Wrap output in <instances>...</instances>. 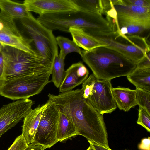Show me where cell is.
I'll return each instance as SVG.
<instances>
[{"label": "cell", "mask_w": 150, "mask_h": 150, "mask_svg": "<svg viewBox=\"0 0 150 150\" xmlns=\"http://www.w3.org/2000/svg\"><path fill=\"white\" fill-rule=\"evenodd\" d=\"M1 82L2 81H0V90H1Z\"/></svg>", "instance_id": "36"}, {"label": "cell", "mask_w": 150, "mask_h": 150, "mask_svg": "<svg viewBox=\"0 0 150 150\" xmlns=\"http://www.w3.org/2000/svg\"><path fill=\"white\" fill-rule=\"evenodd\" d=\"M0 9L1 11L14 19H20L27 17L30 13L23 3L10 0H0Z\"/></svg>", "instance_id": "20"}, {"label": "cell", "mask_w": 150, "mask_h": 150, "mask_svg": "<svg viewBox=\"0 0 150 150\" xmlns=\"http://www.w3.org/2000/svg\"><path fill=\"white\" fill-rule=\"evenodd\" d=\"M56 38L57 45L60 49L58 54L60 57L65 59L67 55L73 52L78 53L81 56V50L73 40L62 36H58Z\"/></svg>", "instance_id": "23"}, {"label": "cell", "mask_w": 150, "mask_h": 150, "mask_svg": "<svg viewBox=\"0 0 150 150\" xmlns=\"http://www.w3.org/2000/svg\"><path fill=\"white\" fill-rule=\"evenodd\" d=\"M19 20L37 53L53 62L56 56L58 55V50L53 31L41 24L30 12L28 16Z\"/></svg>", "instance_id": "6"}, {"label": "cell", "mask_w": 150, "mask_h": 150, "mask_svg": "<svg viewBox=\"0 0 150 150\" xmlns=\"http://www.w3.org/2000/svg\"><path fill=\"white\" fill-rule=\"evenodd\" d=\"M48 105L44 110L31 144L50 148L58 141L57 135L59 118V110L55 104L47 102Z\"/></svg>", "instance_id": "9"}, {"label": "cell", "mask_w": 150, "mask_h": 150, "mask_svg": "<svg viewBox=\"0 0 150 150\" xmlns=\"http://www.w3.org/2000/svg\"><path fill=\"white\" fill-rule=\"evenodd\" d=\"M4 64L3 55L2 51L0 52V81L3 79Z\"/></svg>", "instance_id": "31"}, {"label": "cell", "mask_w": 150, "mask_h": 150, "mask_svg": "<svg viewBox=\"0 0 150 150\" xmlns=\"http://www.w3.org/2000/svg\"><path fill=\"white\" fill-rule=\"evenodd\" d=\"M79 10L103 14L101 0H74Z\"/></svg>", "instance_id": "24"}, {"label": "cell", "mask_w": 150, "mask_h": 150, "mask_svg": "<svg viewBox=\"0 0 150 150\" xmlns=\"http://www.w3.org/2000/svg\"></svg>", "instance_id": "37"}, {"label": "cell", "mask_w": 150, "mask_h": 150, "mask_svg": "<svg viewBox=\"0 0 150 150\" xmlns=\"http://www.w3.org/2000/svg\"><path fill=\"white\" fill-rule=\"evenodd\" d=\"M123 4L150 8V0H122Z\"/></svg>", "instance_id": "28"}, {"label": "cell", "mask_w": 150, "mask_h": 150, "mask_svg": "<svg viewBox=\"0 0 150 150\" xmlns=\"http://www.w3.org/2000/svg\"><path fill=\"white\" fill-rule=\"evenodd\" d=\"M111 91L117 106L120 110L127 112L137 105L135 90L119 86L112 87Z\"/></svg>", "instance_id": "16"}, {"label": "cell", "mask_w": 150, "mask_h": 150, "mask_svg": "<svg viewBox=\"0 0 150 150\" xmlns=\"http://www.w3.org/2000/svg\"><path fill=\"white\" fill-rule=\"evenodd\" d=\"M47 102L56 105L71 121L77 135L88 141L109 148L103 115L85 99L81 89L71 90L57 95L49 94Z\"/></svg>", "instance_id": "1"}, {"label": "cell", "mask_w": 150, "mask_h": 150, "mask_svg": "<svg viewBox=\"0 0 150 150\" xmlns=\"http://www.w3.org/2000/svg\"><path fill=\"white\" fill-rule=\"evenodd\" d=\"M28 11L40 15L67 13L79 10L74 0H25Z\"/></svg>", "instance_id": "12"}, {"label": "cell", "mask_w": 150, "mask_h": 150, "mask_svg": "<svg viewBox=\"0 0 150 150\" xmlns=\"http://www.w3.org/2000/svg\"><path fill=\"white\" fill-rule=\"evenodd\" d=\"M89 143L91 144L93 146L95 150H112L110 148H108L105 147L101 145L94 143L88 141Z\"/></svg>", "instance_id": "33"}, {"label": "cell", "mask_w": 150, "mask_h": 150, "mask_svg": "<svg viewBox=\"0 0 150 150\" xmlns=\"http://www.w3.org/2000/svg\"><path fill=\"white\" fill-rule=\"evenodd\" d=\"M73 41L84 50L89 51L100 47L105 46L99 40L88 34L81 28L72 27L69 29Z\"/></svg>", "instance_id": "17"}, {"label": "cell", "mask_w": 150, "mask_h": 150, "mask_svg": "<svg viewBox=\"0 0 150 150\" xmlns=\"http://www.w3.org/2000/svg\"><path fill=\"white\" fill-rule=\"evenodd\" d=\"M47 105L46 103L31 109L24 118L21 135L28 145L33 141L42 113Z\"/></svg>", "instance_id": "15"}, {"label": "cell", "mask_w": 150, "mask_h": 150, "mask_svg": "<svg viewBox=\"0 0 150 150\" xmlns=\"http://www.w3.org/2000/svg\"><path fill=\"white\" fill-rule=\"evenodd\" d=\"M127 77L136 88L150 93V67H136Z\"/></svg>", "instance_id": "19"}, {"label": "cell", "mask_w": 150, "mask_h": 150, "mask_svg": "<svg viewBox=\"0 0 150 150\" xmlns=\"http://www.w3.org/2000/svg\"><path fill=\"white\" fill-rule=\"evenodd\" d=\"M2 52L4 64L3 80L51 72L53 62L45 58L6 45Z\"/></svg>", "instance_id": "3"}, {"label": "cell", "mask_w": 150, "mask_h": 150, "mask_svg": "<svg viewBox=\"0 0 150 150\" xmlns=\"http://www.w3.org/2000/svg\"><path fill=\"white\" fill-rule=\"evenodd\" d=\"M65 59L58 55L56 56L53 62L51 71L52 78L49 82H53L57 88L60 87L65 78Z\"/></svg>", "instance_id": "22"}, {"label": "cell", "mask_w": 150, "mask_h": 150, "mask_svg": "<svg viewBox=\"0 0 150 150\" xmlns=\"http://www.w3.org/2000/svg\"><path fill=\"white\" fill-rule=\"evenodd\" d=\"M113 6L117 15L136 19H150V8L124 4Z\"/></svg>", "instance_id": "18"}, {"label": "cell", "mask_w": 150, "mask_h": 150, "mask_svg": "<svg viewBox=\"0 0 150 150\" xmlns=\"http://www.w3.org/2000/svg\"><path fill=\"white\" fill-rule=\"evenodd\" d=\"M150 51H149L147 52L145 56L136 64V67H150Z\"/></svg>", "instance_id": "29"}, {"label": "cell", "mask_w": 150, "mask_h": 150, "mask_svg": "<svg viewBox=\"0 0 150 150\" xmlns=\"http://www.w3.org/2000/svg\"><path fill=\"white\" fill-rule=\"evenodd\" d=\"M111 81L100 79L93 73L82 84L84 98L99 113H111L117 108L112 94Z\"/></svg>", "instance_id": "8"}, {"label": "cell", "mask_w": 150, "mask_h": 150, "mask_svg": "<svg viewBox=\"0 0 150 150\" xmlns=\"http://www.w3.org/2000/svg\"><path fill=\"white\" fill-rule=\"evenodd\" d=\"M33 104L30 99H22L4 105L0 108V137L26 116Z\"/></svg>", "instance_id": "10"}, {"label": "cell", "mask_w": 150, "mask_h": 150, "mask_svg": "<svg viewBox=\"0 0 150 150\" xmlns=\"http://www.w3.org/2000/svg\"><path fill=\"white\" fill-rule=\"evenodd\" d=\"M112 23L115 31L124 35H138L150 28V19H136L117 15Z\"/></svg>", "instance_id": "13"}, {"label": "cell", "mask_w": 150, "mask_h": 150, "mask_svg": "<svg viewBox=\"0 0 150 150\" xmlns=\"http://www.w3.org/2000/svg\"><path fill=\"white\" fill-rule=\"evenodd\" d=\"M51 72L23 75L4 79L1 82L0 95L9 99H28L39 93L49 82Z\"/></svg>", "instance_id": "5"}, {"label": "cell", "mask_w": 150, "mask_h": 150, "mask_svg": "<svg viewBox=\"0 0 150 150\" xmlns=\"http://www.w3.org/2000/svg\"><path fill=\"white\" fill-rule=\"evenodd\" d=\"M42 25L52 30L69 32V28L76 27L87 33L92 32L96 25V17L92 13L79 10L63 13L46 14L37 18Z\"/></svg>", "instance_id": "7"}, {"label": "cell", "mask_w": 150, "mask_h": 150, "mask_svg": "<svg viewBox=\"0 0 150 150\" xmlns=\"http://www.w3.org/2000/svg\"><path fill=\"white\" fill-rule=\"evenodd\" d=\"M93 37L105 47L116 51L136 64L150 51L145 38L139 35H122L115 31Z\"/></svg>", "instance_id": "4"}, {"label": "cell", "mask_w": 150, "mask_h": 150, "mask_svg": "<svg viewBox=\"0 0 150 150\" xmlns=\"http://www.w3.org/2000/svg\"><path fill=\"white\" fill-rule=\"evenodd\" d=\"M135 90L137 105L150 113V93L137 88Z\"/></svg>", "instance_id": "25"}, {"label": "cell", "mask_w": 150, "mask_h": 150, "mask_svg": "<svg viewBox=\"0 0 150 150\" xmlns=\"http://www.w3.org/2000/svg\"><path fill=\"white\" fill-rule=\"evenodd\" d=\"M138 148L139 150H150V137L142 139L138 145Z\"/></svg>", "instance_id": "30"}, {"label": "cell", "mask_w": 150, "mask_h": 150, "mask_svg": "<svg viewBox=\"0 0 150 150\" xmlns=\"http://www.w3.org/2000/svg\"><path fill=\"white\" fill-rule=\"evenodd\" d=\"M0 42L24 51L30 47L29 40L23 36L18 30L14 19L0 12Z\"/></svg>", "instance_id": "11"}, {"label": "cell", "mask_w": 150, "mask_h": 150, "mask_svg": "<svg viewBox=\"0 0 150 150\" xmlns=\"http://www.w3.org/2000/svg\"><path fill=\"white\" fill-rule=\"evenodd\" d=\"M89 71L82 62L72 64L65 71L64 81L59 88V92L63 93L72 90L83 84L88 78Z\"/></svg>", "instance_id": "14"}, {"label": "cell", "mask_w": 150, "mask_h": 150, "mask_svg": "<svg viewBox=\"0 0 150 150\" xmlns=\"http://www.w3.org/2000/svg\"><path fill=\"white\" fill-rule=\"evenodd\" d=\"M90 146L86 150H95L92 145L89 143Z\"/></svg>", "instance_id": "34"}, {"label": "cell", "mask_w": 150, "mask_h": 150, "mask_svg": "<svg viewBox=\"0 0 150 150\" xmlns=\"http://www.w3.org/2000/svg\"><path fill=\"white\" fill-rule=\"evenodd\" d=\"M137 123L143 127L148 132H150V113L144 108L139 107L138 117Z\"/></svg>", "instance_id": "26"}, {"label": "cell", "mask_w": 150, "mask_h": 150, "mask_svg": "<svg viewBox=\"0 0 150 150\" xmlns=\"http://www.w3.org/2000/svg\"><path fill=\"white\" fill-rule=\"evenodd\" d=\"M5 46L6 45L0 42V52L2 51Z\"/></svg>", "instance_id": "35"}, {"label": "cell", "mask_w": 150, "mask_h": 150, "mask_svg": "<svg viewBox=\"0 0 150 150\" xmlns=\"http://www.w3.org/2000/svg\"><path fill=\"white\" fill-rule=\"evenodd\" d=\"M28 144L21 134L18 136L7 150H23L27 147Z\"/></svg>", "instance_id": "27"}, {"label": "cell", "mask_w": 150, "mask_h": 150, "mask_svg": "<svg viewBox=\"0 0 150 150\" xmlns=\"http://www.w3.org/2000/svg\"><path fill=\"white\" fill-rule=\"evenodd\" d=\"M59 110V118L57 137L58 142H61L77 135V133L76 128L71 120Z\"/></svg>", "instance_id": "21"}, {"label": "cell", "mask_w": 150, "mask_h": 150, "mask_svg": "<svg viewBox=\"0 0 150 150\" xmlns=\"http://www.w3.org/2000/svg\"><path fill=\"white\" fill-rule=\"evenodd\" d=\"M81 58L98 79L111 81L127 76L136 64L118 52L105 46L89 51L81 50Z\"/></svg>", "instance_id": "2"}, {"label": "cell", "mask_w": 150, "mask_h": 150, "mask_svg": "<svg viewBox=\"0 0 150 150\" xmlns=\"http://www.w3.org/2000/svg\"><path fill=\"white\" fill-rule=\"evenodd\" d=\"M45 149V147L41 145L30 144L23 150H44Z\"/></svg>", "instance_id": "32"}]
</instances>
